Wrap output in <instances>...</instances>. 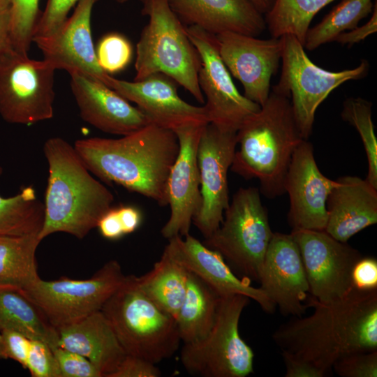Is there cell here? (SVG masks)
<instances>
[{
  "mask_svg": "<svg viewBox=\"0 0 377 377\" xmlns=\"http://www.w3.org/2000/svg\"><path fill=\"white\" fill-rule=\"evenodd\" d=\"M313 314L290 320L272 334L281 351L303 359L325 374L340 357L377 350V289L353 288L329 303L310 297Z\"/></svg>",
  "mask_w": 377,
  "mask_h": 377,
  "instance_id": "obj_1",
  "label": "cell"
},
{
  "mask_svg": "<svg viewBox=\"0 0 377 377\" xmlns=\"http://www.w3.org/2000/svg\"><path fill=\"white\" fill-rule=\"evenodd\" d=\"M73 146L101 180L168 205V177L179 150L173 131L149 124L119 138L79 139Z\"/></svg>",
  "mask_w": 377,
  "mask_h": 377,
  "instance_id": "obj_2",
  "label": "cell"
},
{
  "mask_svg": "<svg viewBox=\"0 0 377 377\" xmlns=\"http://www.w3.org/2000/svg\"><path fill=\"white\" fill-rule=\"evenodd\" d=\"M43 153L48 164L45 213L38 237L56 232L79 239L97 227L112 207V193L93 177L73 145L60 137L47 139Z\"/></svg>",
  "mask_w": 377,
  "mask_h": 377,
  "instance_id": "obj_3",
  "label": "cell"
},
{
  "mask_svg": "<svg viewBox=\"0 0 377 377\" xmlns=\"http://www.w3.org/2000/svg\"><path fill=\"white\" fill-rule=\"evenodd\" d=\"M303 140L290 98L272 90L260 109L237 131L239 148L231 170L245 179H258L266 197L279 196L285 193L289 165Z\"/></svg>",
  "mask_w": 377,
  "mask_h": 377,
  "instance_id": "obj_4",
  "label": "cell"
},
{
  "mask_svg": "<svg viewBox=\"0 0 377 377\" xmlns=\"http://www.w3.org/2000/svg\"><path fill=\"white\" fill-rule=\"evenodd\" d=\"M142 13L149 17L136 45L134 80L162 73L185 88L200 103H205L198 84L201 61L186 27L167 0H147Z\"/></svg>",
  "mask_w": 377,
  "mask_h": 377,
  "instance_id": "obj_5",
  "label": "cell"
},
{
  "mask_svg": "<svg viewBox=\"0 0 377 377\" xmlns=\"http://www.w3.org/2000/svg\"><path fill=\"white\" fill-rule=\"evenodd\" d=\"M129 275L101 311L127 355L158 364L178 350L181 339L175 318L150 300Z\"/></svg>",
  "mask_w": 377,
  "mask_h": 377,
  "instance_id": "obj_6",
  "label": "cell"
},
{
  "mask_svg": "<svg viewBox=\"0 0 377 377\" xmlns=\"http://www.w3.org/2000/svg\"><path fill=\"white\" fill-rule=\"evenodd\" d=\"M273 234L258 188H240L220 226L203 244L220 253L242 277L258 281Z\"/></svg>",
  "mask_w": 377,
  "mask_h": 377,
  "instance_id": "obj_7",
  "label": "cell"
},
{
  "mask_svg": "<svg viewBox=\"0 0 377 377\" xmlns=\"http://www.w3.org/2000/svg\"><path fill=\"white\" fill-rule=\"evenodd\" d=\"M281 41V73L274 92L291 98L297 125L304 140L312 133L315 114L329 94L342 84L367 75L369 64L362 59L352 69L337 72L322 68L312 62L304 45L293 36L284 35Z\"/></svg>",
  "mask_w": 377,
  "mask_h": 377,
  "instance_id": "obj_8",
  "label": "cell"
},
{
  "mask_svg": "<svg viewBox=\"0 0 377 377\" xmlns=\"http://www.w3.org/2000/svg\"><path fill=\"white\" fill-rule=\"evenodd\" d=\"M249 298L221 297L214 323L200 341L184 343L180 360L190 374L202 377H246L253 372L254 354L242 339L239 322Z\"/></svg>",
  "mask_w": 377,
  "mask_h": 377,
  "instance_id": "obj_9",
  "label": "cell"
},
{
  "mask_svg": "<svg viewBox=\"0 0 377 377\" xmlns=\"http://www.w3.org/2000/svg\"><path fill=\"white\" fill-rule=\"evenodd\" d=\"M128 276L124 274L120 264L112 260L89 279H40L22 290L57 329L101 311Z\"/></svg>",
  "mask_w": 377,
  "mask_h": 377,
  "instance_id": "obj_10",
  "label": "cell"
},
{
  "mask_svg": "<svg viewBox=\"0 0 377 377\" xmlns=\"http://www.w3.org/2000/svg\"><path fill=\"white\" fill-rule=\"evenodd\" d=\"M56 69L45 60L16 51L0 61V116L30 125L52 118Z\"/></svg>",
  "mask_w": 377,
  "mask_h": 377,
  "instance_id": "obj_11",
  "label": "cell"
},
{
  "mask_svg": "<svg viewBox=\"0 0 377 377\" xmlns=\"http://www.w3.org/2000/svg\"><path fill=\"white\" fill-rule=\"evenodd\" d=\"M186 33L201 61L198 84L205 95L204 105L209 123L237 132L260 105L239 92L219 52L216 36L196 27H186Z\"/></svg>",
  "mask_w": 377,
  "mask_h": 377,
  "instance_id": "obj_12",
  "label": "cell"
},
{
  "mask_svg": "<svg viewBox=\"0 0 377 377\" xmlns=\"http://www.w3.org/2000/svg\"><path fill=\"white\" fill-rule=\"evenodd\" d=\"M302 258L311 297L323 303L340 300L354 288L351 273L362 256L325 230H292Z\"/></svg>",
  "mask_w": 377,
  "mask_h": 377,
  "instance_id": "obj_13",
  "label": "cell"
},
{
  "mask_svg": "<svg viewBox=\"0 0 377 377\" xmlns=\"http://www.w3.org/2000/svg\"><path fill=\"white\" fill-rule=\"evenodd\" d=\"M237 144V132L212 123L202 130L197 152L202 202L192 223L205 239L219 228L230 203L228 172Z\"/></svg>",
  "mask_w": 377,
  "mask_h": 377,
  "instance_id": "obj_14",
  "label": "cell"
},
{
  "mask_svg": "<svg viewBox=\"0 0 377 377\" xmlns=\"http://www.w3.org/2000/svg\"><path fill=\"white\" fill-rule=\"evenodd\" d=\"M215 36L221 58L229 73L242 83L244 96L262 106L269 97L271 78L281 60L280 38L260 39L230 31Z\"/></svg>",
  "mask_w": 377,
  "mask_h": 377,
  "instance_id": "obj_15",
  "label": "cell"
},
{
  "mask_svg": "<svg viewBox=\"0 0 377 377\" xmlns=\"http://www.w3.org/2000/svg\"><path fill=\"white\" fill-rule=\"evenodd\" d=\"M337 184L320 172L312 145L303 140L293 153L284 182L290 199L288 219L293 230H325L327 199Z\"/></svg>",
  "mask_w": 377,
  "mask_h": 377,
  "instance_id": "obj_16",
  "label": "cell"
},
{
  "mask_svg": "<svg viewBox=\"0 0 377 377\" xmlns=\"http://www.w3.org/2000/svg\"><path fill=\"white\" fill-rule=\"evenodd\" d=\"M107 86L135 103L150 123L158 126L175 131L209 123L205 106L184 101L178 94L176 82L162 73L133 82L110 75Z\"/></svg>",
  "mask_w": 377,
  "mask_h": 377,
  "instance_id": "obj_17",
  "label": "cell"
},
{
  "mask_svg": "<svg viewBox=\"0 0 377 377\" xmlns=\"http://www.w3.org/2000/svg\"><path fill=\"white\" fill-rule=\"evenodd\" d=\"M260 288L283 315L300 317L309 307V286L297 244L291 234L274 232L258 276Z\"/></svg>",
  "mask_w": 377,
  "mask_h": 377,
  "instance_id": "obj_18",
  "label": "cell"
},
{
  "mask_svg": "<svg viewBox=\"0 0 377 377\" xmlns=\"http://www.w3.org/2000/svg\"><path fill=\"white\" fill-rule=\"evenodd\" d=\"M205 125L189 126L174 131L179 140V150L168 180L170 214L161 231L168 239L188 235L193 219L201 206L197 152Z\"/></svg>",
  "mask_w": 377,
  "mask_h": 377,
  "instance_id": "obj_19",
  "label": "cell"
},
{
  "mask_svg": "<svg viewBox=\"0 0 377 377\" xmlns=\"http://www.w3.org/2000/svg\"><path fill=\"white\" fill-rule=\"evenodd\" d=\"M99 0H79L73 14L54 34L33 38L44 60L56 70L79 72L107 85L110 75L99 66L91 32L94 6Z\"/></svg>",
  "mask_w": 377,
  "mask_h": 377,
  "instance_id": "obj_20",
  "label": "cell"
},
{
  "mask_svg": "<svg viewBox=\"0 0 377 377\" xmlns=\"http://www.w3.org/2000/svg\"><path fill=\"white\" fill-rule=\"evenodd\" d=\"M165 248L178 263L199 276L220 297L242 295L257 302L266 313L274 311L276 305L260 287L251 286L248 278H239L220 253L190 234L170 238Z\"/></svg>",
  "mask_w": 377,
  "mask_h": 377,
  "instance_id": "obj_21",
  "label": "cell"
},
{
  "mask_svg": "<svg viewBox=\"0 0 377 377\" xmlns=\"http://www.w3.org/2000/svg\"><path fill=\"white\" fill-rule=\"evenodd\" d=\"M81 118L98 130L125 135L151 124L145 114L112 88L79 72L70 73Z\"/></svg>",
  "mask_w": 377,
  "mask_h": 377,
  "instance_id": "obj_22",
  "label": "cell"
},
{
  "mask_svg": "<svg viewBox=\"0 0 377 377\" xmlns=\"http://www.w3.org/2000/svg\"><path fill=\"white\" fill-rule=\"evenodd\" d=\"M178 18L217 35L230 31L258 36L266 29L263 15L249 0H167Z\"/></svg>",
  "mask_w": 377,
  "mask_h": 377,
  "instance_id": "obj_23",
  "label": "cell"
},
{
  "mask_svg": "<svg viewBox=\"0 0 377 377\" xmlns=\"http://www.w3.org/2000/svg\"><path fill=\"white\" fill-rule=\"evenodd\" d=\"M326 202L325 231L335 239L347 242L353 235L377 223V188L366 179L339 177Z\"/></svg>",
  "mask_w": 377,
  "mask_h": 377,
  "instance_id": "obj_24",
  "label": "cell"
},
{
  "mask_svg": "<svg viewBox=\"0 0 377 377\" xmlns=\"http://www.w3.org/2000/svg\"><path fill=\"white\" fill-rule=\"evenodd\" d=\"M57 331L58 346L89 360L103 377H112L127 355L101 311Z\"/></svg>",
  "mask_w": 377,
  "mask_h": 377,
  "instance_id": "obj_25",
  "label": "cell"
},
{
  "mask_svg": "<svg viewBox=\"0 0 377 377\" xmlns=\"http://www.w3.org/2000/svg\"><path fill=\"white\" fill-rule=\"evenodd\" d=\"M188 274L165 248L152 269L135 276V281L150 300L176 320L186 295Z\"/></svg>",
  "mask_w": 377,
  "mask_h": 377,
  "instance_id": "obj_26",
  "label": "cell"
},
{
  "mask_svg": "<svg viewBox=\"0 0 377 377\" xmlns=\"http://www.w3.org/2000/svg\"><path fill=\"white\" fill-rule=\"evenodd\" d=\"M13 330L51 348L58 346V334L36 305L21 289L0 286V330Z\"/></svg>",
  "mask_w": 377,
  "mask_h": 377,
  "instance_id": "obj_27",
  "label": "cell"
},
{
  "mask_svg": "<svg viewBox=\"0 0 377 377\" xmlns=\"http://www.w3.org/2000/svg\"><path fill=\"white\" fill-rule=\"evenodd\" d=\"M220 297L189 271L186 295L176 318L181 341L197 342L208 334L216 319Z\"/></svg>",
  "mask_w": 377,
  "mask_h": 377,
  "instance_id": "obj_28",
  "label": "cell"
},
{
  "mask_svg": "<svg viewBox=\"0 0 377 377\" xmlns=\"http://www.w3.org/2000/svg\"><path fill=\"white\" fill-rule=\"evenodd\" d=\"M38 233L0 236V286L24 290L40 278L36 253Z\"/></svg>",
  "mask_w": 377,
  "mask_h": 377,
  "instance_id": "obj_29",
  "label": "cell"
},
{
  "mask_svg": "<svg viewBox=\"0 0 377 377\" xmlns=\"http://www.w3.org/2000/svg\"><path fill=\"white\" fill-rule=\"evenodd\" d=\"M3 169L0 166V176ZM45 207L32 186H24L15 195H0V236L39 233Z\"/></svg>",
  "mask_w": 377,
  "mask_h": 377,
  "instance_id": "obj_30",
  "label": "cell"
},
{
  "mask_svg": "<svg viewBox=\"0 0 377 377\" xmlns=\"http://www.w3.org/2000/svg\"><path fill=\"white\" fill-rule=\"evenodd\" d=\"M334 0H274L265 14L266 29L273 38L292 35L303 45L314 16Z\"/></svg>",
  "mask_w": 377,
  "mask_h": 377,
  "instance_id": "obj_31",
  "label": "cell"
},
{
  "mask_svg": "<svg viewBox=\"0 0 377 377\" xmlns=\"http://www.w3.org/2000/svg\"><path fill=\"white\" fill-rule=\"evenodd\" d=\"M373 0H341L313 27L309 28L304 47L313 50L330 43L341 33L358 26L374 9Z\"/></svg>",
  "mask_w": 377,
  "mask_h": 377,
  "instance_id": "obj_32",
  "label": "cell"
},
{
  "mask_svg": "<svg viewBox=\"0 0 377 377\" xmlns=\"http://www.w3.org/2000/svg\"><path fill=\"white\" fill-rule=\"evenodd\" d=\"M371 105L360 97L348 98L343 103L341 116L359 133L368 162L366 179L377 188V139L371 119Z\"/></svg>",
  "mask_w": 377,
  "mask_h": 377,
  "instance_id": "obj_33",
  "label": "cell"
},
{
  "mask_svg": "<svg viewBox=\"0 0 377 377\" xmlns=\"http://www.w3.org/2000/svg\"><path fill=\"white\" fill-rule=\"evenodd\" d=\"M39 0H10L11 39L14 50L28 54L40 15Z\"/></svg>",
  "mask_w": 377,
  "mask_h": 377,
  "instance_id": "obj_34",
  "label": "cell"
},
{
  "mask_svg": "<svg viewBox=\"0 0 377 377\" xmlns=\"http://www.w3.org/2000/svg\"><path fill=\"white\" fill-rule=\"evenodd\" d=\"M95 51L99 66L109 75L125 69L133 56V47L130 41L117 33H110L103 36Z\"/></svg>",
  "mask_w": 377,
  "mask_h": 377,
  "instance_id": "obj_35",
  "label": "cell"
},
{
  "mask_svg": "<svg viewBox=\"0 0 377 377\" xmlns=\"http://www.w3.org/2000/svg\"><path fill=\"white\" fill-rule=\"evenodd\" d=\"M332 368L342 377H376L377 350L343 355L333 364Z\"/></svg>",
  "mask_w": 377,
  "mask_h": 377,
  "instance_id": "obj_36",
  "label": "cell"
},
{
  "mask_svg": "<svg viewBox=\"0 0 377 377\" xmlns=\"http://www.w3.org/2000/svg\"><path fill=\"white\" fill-rule=\"evenodd\" d=\"M25 369L33 377H61L52 348L40 340H31Z\"/></svg>",
  "mask_w": 377,
  "mask_h": 377,
  "instance_id": "obj_37",
  "label": "cell"
},
{
  "mask_svg": "<svg viewBox=\"0 0 377 377\" xmlns=\"http://www.w3.org/2000/svg\"><path fill=\"white\" fill-rule=\"evenodd\" d=\"M79 0H47L36 25L34 38L48 36L67 20L71 9Z\"/></svg>",
  "mask_w": 377,
  "mask_h": 377,
  "instance_id": "obj_38",
  "label": "cell"
},
{
  "mask_svg": "<svg viewBox=\"0 0 377 377\" xmlns=\"http://www.w3.org/2000/svg\"><path fill=\"white\" fill-rule=\"evenodd\" d=\"M61 377H103L98 369L87 358L57 346L52 348Z\"/></svg>",
  "mask_w": 377,
  "mask_h": 377,
  "instance_id": "obj_39",
  "label": "cell"
},
{
  "mask_svg": "<svg viewBox=\"0 0 377 377\" xmlns=\"http://www.w3.org/2000/svg\"><path fill=\"white\" fill-rule=\"evenodd\" d=\"M31 339L13 330H0V358L13 360L24 369Z\"/></svg>",
  "mask_w": 377,
  "mask_h": 377,
  "instance_id": "obj_40",
  "label": "cell"
},
{
  "mask_svg": "<svg viewBox=\"0 0 377 377\" xmlns=\"http://www.w3.org/2000/svg\"><path fill=\"white\" fill-rule=\"evenodd\" d=\"M353 287L360 290L377 289V260L374 257L362 256L351 273Z\"/></svg>",
  "mask_w": 377,
  "mask_h": 377,
  "instance_id": "obj_41",
  "label": "cell"
},
{
  "mask_svg": "<svg viewBox=\"0 0 377 377\" xmlns=\"http://www.w3.org/2000/svg\"><path fill=\"white\" fill-rule=\"evenodd\" d=\"M161 373L155 364L126 355L112 377H158Z\"/></svg>",
  "mask_w": 377,
  "mask_h": 377,
  "instance_id": "obj_42",
  "label": "cell"
},
{
  "mask_svg": "<svg viewBox=\"0 0 377 377\" xmlns=\"http://www.w3.org/2000/svg\"><path fill=\"white\" fill-rule=\"evenodd\" d=\"M377 31V3L375 1L371 16L363 25L345 31L339 34L335 39L334 42L342 45H347L350 47L364 40L369 36Z\"/></svg>",
  "mask_w": 377,
  "mask_h": 377,
  "instance_id": "obj_43",
  "label": "cell"
},
{
  "mask_svg": "<svg viewBox=\"0 0 377 377\" xmlns=\"http://www.w3.org/2000/svg\"><path fill=\"white\" fill-rule=\"evenodd\" d=\"M286 366V377H323L325 374L310 362L281 351Z\"/></svg>",
  "mask_w": 377,
  "mask_h": 377,
  "instance_id": "obj_44",
  "label": "cell"
},
{
  "mask_svg": "<svg viewBox=\"0 0 377 377\" xmlns=\"http://www.w3.org/2000/svg\"><path fill=\"white\" fill-rule=\"evenodd\" d=\"M96 228L104 238L110 240L119 239L125 235L117 207H112L101 218Z\"/></svg>",
  "mask_w": 377,
  "mask_h": 377,
  "instance_id": "obj_45",
  "label": "cell"
},
{
  "mask_svg": "<svg viewBox=\"0 0 377 377\" xmlns=\"http://www.w3.org/2000/svg\"><path fill=\"white\" fill-rule=\"evenodd\" d=\"M15 51L11 39L10 8L0 10V61Z\"/></svg>",
  "mask_w": 377,
  "mask_h": 377,
  "instance_id": "obj_46",
  "label": "cell"
},
{
  "mask_svg": "<svg viewBox=\"0 0 377 377\" xmlns=\"http://www.w3.org/2000/svg\"><path fill=\"white\" fill-rule=\"evenodd\" d=\"M117 213L125 235L135 232L142 222L140 211L131 205L117 207Z\"/></svg>",
  "mask_w": 377,
  "mask_h": 377,
  "instance_id": "obj_47",
  "label": "cell"
},
{
  "mask_svg": "<svg viewBox=\"0 0 377 377\" xmlns=\"http://www.w3.org/2000/svg\"><path fill=\"white\" fill-rule=\"evenodd\" d=\"M263 15L267 13L272 7L274 0H249Z\"/></svg>",
  "mask_w": 377,
  "mask_h": 377,
  "instance_id": "obj_48",
  "label": "cell"
},
{
  "mask_svg": "<svg viewBox=\"0 0 377 377\" xmlns=\"http://www.w3.org/2000/svg\"><path fill=\"white\" fill-rule=\"evenodd\" d=\"M10 8V0H0V10Z\"/></svg>",
  "mask_w": 377,
  "mask_h": 377,
  "instance_id": "obj_49",
  "label": "cell"
},
{
  "mask_svg": "<svg viewBox=\"0 0 377 377\" xmlns=\"http://www.w3.org/2000/svg\"><path fill=\"white\" fill-rule=\"evenodd\" d=\"M117 2L119 3H124L125 2L128 1L129 0H115ZM142 3L145 2L147 0H140Z\"/></svg>",
  "mask_w": 377,
  "mask_h": 377,
  "instance_id": "obj_50",
  "label": "cell"
}]
</instances>
